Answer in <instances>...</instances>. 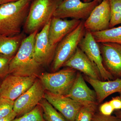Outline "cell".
<instances>
[{
	"label": "cell",
	"mask_w": 121,
	"mask_h": 121,
	"mask_svg": "<svg viewBox=\"0 0 121 121\" xmlns=\"http://www.w3.org/2000/svg\"><path fill=\"white\" fill-rule=\"evenodd\" d=\"M63 67L70 68L78 71L92 78L102 80L97 65L79 47Z\"/></svg>",
	"instance_id": "14"
},
{
	"label": "cell",
	"mask_w": 121,
	"mask_h": 121,
	"mask_svg": "<svg viewBox=\"0 0 121 121\" xmlns=\"http://www.w3.org/2000/svg\"><path fill=\"white\" fill-rule=\"evenodd\" d=\"M14 101L0 97V118L6 117L13 110Z\"/></svg>",
	"instance_id": "24"
},
{
	"label": "cell",
	"mask_w": 121,
	"mask_h": 121,
	"mask_svg": "<svg viewBox=\"0 0 121 121\" xmlns=\"http://www.w3.org/2000/svg\"><path fill=\"white\" fill-rule=\"evenodd\" d=\"M98 43L104 67L114 78H121V44L111 43Z\"/></svg>",
	"instance_id": "11"
},
{
	"label": "cell",
	"mask_w": 121,
	"mask_h": 121,
	"mask_svg": "<svg viewBox=\"0 0 121 121\" xmlns=\"http://www.w3.org/2000/svg\"><path fill=\"white\" fill-rule=\"evenodd\" d=\"M25 37L23 33L11 37L0 35V54L14 56Z\"/></svg>",
	"instance_id": "18"
},
{
	"label": "cell",
	"mask_w": 121,
	"mask_h": 121,
	"mask_svg": "<svg viewBox=\"0 0 121 121\" xmlns=\"http://www.w3.org/2000/svg\"><path fill=\"white\" fill-rule=\"evenodd\" d=\"M82 0L83 2H91V1L92 0ZM97 0L99 2V3H100L103 0Z\"/></svg>",
	"instance_id": "33"
},
{
	"label": "cell",
	"mask_w": 121,
	"mask_h": 121,
	"mask_svg": "<svg viewBox=\"0 0 121 121\" xmlns=\"http://www.w3.org/2000/svg\"><path fill=\"white\" fill-rule=\"evenodd\" d=\"M26 121H46L43 117V110L39 104L26 114Z\"/></svg>",
	"instance_id": "25"
},
{
	"label": "cell",
	"mask_w": 121,
	"mask_h": 121,
	"mask_svg": "<svg viewBox=\"0 0 121 121\" xmlns=\"http://www.w3.org/2000/svg\"><path fill=\"white\" fill-rule=\"evenodd\" d=\"M0 86H1V83H0Z\"/></svg>",
	"instance_id": "36"
},
{
	"label": "cell",
	"mask_w": 121,
	"mask_h": 121,
	"mask_svg": "<svg viewBox=\"0 0 121 121\" xmlns=\"http://www.w3.org/2000/svg\"><path fill=\"white\" fill-rule=\"evenodd\" d=\"M98 105L91 104L83 106L76 115L74 121H91L97 112Z\"/></svg>",
	"instance_id": "22"
},
{
	"label": "cell",
	"mask_w": 121,
	"mask_h": 121,
	"mask_svg": "<svg viewBox=\"0 0 121 121\" xmlns=\"http://www.w3.org/2000/svg\"><path fill=\"white\" fill-rule=\"evenodd\" d=\"M39 104L42 108L43 117L46 121H67L44 98L41 99Z\"/></svg>",
	"instance_id": "20"
},
{
	"label": "cell",
	"mask_w": 121,
	"mask_h": 121,
	"mask_svg": "<svg viewBox=\"0 0 121 121\" xmlns=\"http://www.w3.org/2000/svg\"><path fill=\"white\" fill-rule=\"evenodd\" d=\"M115 111L109 101L106 102L102 104L99 107V112L106 116L111 115Z\"/></svg>",
	"instance_id": "27"
},
{
	"label": "cell",
	"mask_w": 121,
	"mask_h": 121,
	"mask_svg": "<svg viewBox=\"0 0 121 121\" xmlns=\"http://www.w3.org/2000/svg\"><path fill=\"white\" fill-rule=\"evenodd\" d=\"M119 97H120L121 98V92H119Z\"/></svg>",
	"instance_id": "34"
},
{
	"label": "cell",
	"mask_w": 121,
	"mask_h": 121,
	"mask_svg": "<svg viewBox=\"0 0 121 121\" xmlns=\"http://www.w3.org/2000/svg\"><path fill=\"white\" fill-rule=\"evenodd\" d=\"M91 121H121V119L116 116H106L97 111L94 115Z\"/></svg>",
	"instance_id": "26"
},
{
	"label": "cell",
	"mask_w": 121,
	"mask_h": 121,
	"mask_svg": "<svg viewBox=\"0 0 121 121\" xmlns=\"http://www.w3.org/2000/svg\"><path fill=\"white\" fill-rule=\"evenodd\" d=\"M51 20L44 26L40 32H37L35 37V58L42 67L47 66L52 63L58 45H51L49 42L48 31Z\"/></svg>",
	"instance_id": "9"
},
{
	"label": "cell",
	"mask_w": 121,
	"mask_h": 121,
	"mask_svg": "<svg viewBox=\"0 0 121 121\" xmlns=\"http://www.w3.org/2000/svg\"><path fill=\"white\" fill-rule=\"evenodd\" d=\"M62 0H35L32 1L23 28L29 35L43 28L51 20Z\"/></svg>",
	"instance_id": "3"
},
{
	"label": "cell",
	"mask_w": 121,
	"mask_h": 121,
	"mask_svg": "<svg viewBox=\"0 0 121 121\" xmlns=\"http://www.w3.org/2000/svg\"><path fill=\"white\" fill-rule=\"evenodd\" d=\"M91 33L98 43H111L121 44V26Z\"/></svg>",
	"instance_id": "19"
},
{
	"label": "cell",
	"mask_w": 121,
	"mask_h": 121,
	"mask_svg": "<svg viewBox=\"0 0 121 121\" xmlns=\"http://www.w3.org/2000/svg\"><path fill=\"white\" fill-rule=\"evenodd\" d=\"M65 96L83 106L99 105L95 91L89 88L82 74L79 72L69 93Z\"/></svg>",
	"instance_id": "15"
},
{
	"label": "cell",
	"mask_w": 121,
	"mask_h": 121,
	"mask_svg": "<svg viewBox=\"0 0 121 121\" xmlns=\"http://www.w3.org/2000/svg\"><path fill=\"white\" fill-rule=\"evenodd\" d=\"M13 56L0 54V78H5L9 74V64Z\"/></svg>",
	"instance_id": "23"
},
{
	"label": "cell",
	"mask_w": 121,
	"mask_h": 121,
	"mask_svg": "<svg viewBox=\"0 0 121 121\" xmlns=\"http://www.w3.org/2000/svg\"><path fill=\"white\" fill-rule=\"evenodd\" d=\"M84 79L94 90L98 104L102 102L109 95L121 91V78H117L112 80L103 81L85 75Z\"/></svg>",
	"instance_id": "17"
},
{
	"label": "cell",
	"mask_w": 121,
	"mask_h": 121,
	"mask_svg": "<svg viewBox=\"0 0 121 121\" xmlns=\"http://www.w3.org/2000/svg\"><path fill=\"white\" fill-rule=\"evenodd\" d=\"M99 4L97 0L88 2H83L81 0H62L53 17L62 19L70 17L85 21Z\"/></svg>",
	"instance_id": "6"
},
{
	"label": "cell",
	"mask_w": 121,
	"mask_h": 121,
	"mask_svg": "<svg viewBox=\"0 0 121 121\" xmlns=\"http://www.w3.org/2000/svg\"><path fill=\"white\" fill-rule=\"evenodd\" d=\"M29 0L30 1H31V2H32V1H33L35 0Z\"/></svg>",
	"instance_id": "35"
},
{
	"label": "cell",
	"mask_w": 121,
	"mask_h": 121,
	"mask_svg": "<svg viewBox=\"0 0 121 121\" xmlns=\"http://www.w3.org/2000/svg\"><path fill=\"white\" fill-rule=\"evenodd\" d=\"M114 114L116 117H118L121 119V110H115Z\"/></svg>",
	"instance_id": "32"
},
{
	"label": "cell",
	"mask_w": 121,
	"mask_h": 121,
	"mask_svg": "<svg viewBox=\"0 0 121 121\" xmlns=\"http://www.w3.org/2000/svg\"><path fill=\"white\" fill-rule=\"evenodd\" d=\"M78 47L97 65L101 74L102 80L115 79L104 67L99 43L96 42L91 31L86 30V32Z\"/></svg>",
	"instance_id": "10"
},
{
	"label": "cell",
	"mask_w": 121,
	"mask_h": 121,
	"mask_svg": "<svg viewBox=\"0 0 121 121\" xmlns=\"http://www.w3.org/2000/svg\"><path fill=\"white\" fill-rule=\"evenodd\" d=\"M39 31L25 37L9 64V74L22 76H37L41 66L36 60L34 53L35 37Z\"/></svg>",
	"instance_id": "2"
},
{
	"label": "cell",
	"mask_w": 121,
	"mask_h": 121,
	"mask_svg": "<svg viewBox=\"0 0 121 121\" xmlns=\"http://www.w3.org/2000/svg\"><path fill=\"white\" fill-rule=\"evenodd\" d=\"M45 90L41 80L37 78L30 89L14 101L13 110L17 116L24 115L39 105L44 97Z\"/></svg>",
	"instance_id": "8"
},
{
	"label": "cell",
	"mask_w": 121,
	"mask_h": 121,
	"mask_svg": "<svg viewBox=\"0 0 121 121\" xmlns=\"http://www.w3.org/2000/svg\"><path fill=\"white\" fill-rule=\"evenodd\" d=\"M77 70L70 68L39 76L44 89L55 94L66 95L69 93L77 76Z\"/></svg>",
	"instance_id": "5"
},
{
	"label": "cell",
	"mask_w": 121,
	"mask_h": 121,
	"mask_svg": "<svg viewBox=\"0 0 121 121\" xmlns=\"http://www.w3.org/2000/svg\"><path fill=\"white\" fill-rule=\"evenodd\" d=\"M84 21L82 20L76 28L58 43L55 57L52 63V70L53 72L57 71L63 67L78 47L79 44L86 32Z\"/></svg>",
	"instance_id": "4"
},
{
	"label": "cell",
	"mask_w": 121,
	"mask_h": 121,
	"mask_svg": "<svg viewBox=\"0 0 121 121\" xmlns=\"http://www.w3.org/2000/svg\"><path fill=\"white\" fill-rule=\"evenodd\" d=\"M110 17L109 0H103L84 21L85 29L91 32L101 31L109 29Z\"/></svg>",
	"instance_id": "12"
},
{
	"label": "cell",
	"mask_w": 121,
	"mask_h": 121,
	"mask_svg": "<svg viewBox=\"0 0 121 121\" xmlns=\"http://www.w3.org/2000/svg\"><path fill=\"white\" fill-rule=\"evenodd\" d=\"M13 121H26V114L19 118H15Z\"/></svg>",
	"instance_id": "30"
},
{
	"label": "cell",
	"mask_w": 121,
	"mask_h": 121,
	"mask_svg": "<svg viewBox=\"0 0 121 121\" xmlns=\"http://www.w3.org/2000/svg\"><path fill=\"white\" fill-rule=\"evenodd\" d=\"M81 20H67L53 17L50 22L48 39L51 45H57L67 35L76 28Z\"/></svg>",
	"instance_id": "16"
},
{
	"label": "cell",
	"mask_w": 121,
	"mask_h": 121,
	"mask_svg": "<svg viewBox=\"0 0 121 121\" xmlns=\"http://www.w3.org/2000/svg\"><path fill=\"white\" fill-rule=\"evenodd\" d=\"M17 116V114L13 110L6 117L0 118V121H13Z\"/></svg>",
	"instance_id": "29"
},
{
	"label": "cell",
	"mask_w": 121,
	"mask_h": 121,
	"mask_svg": "<svg viewBox=\"0 0 121 121\" xmlns=\"http://www.w3.org/2000/svg\"><path fill=\"white\" fill-rule=\"evenodd\" d=\"M44 98L67 121H74L76 115L83 106L65 95L55 94L47 91Z\"/></svg>",
	"instance_id": "13"
},
{
	"label": "cell",
	"mask_w": 121,
	"mask_h": 121,
	"mask_svg": "<svg viewBox=\"0 0 121 121\" xmlns=\"http://www.w3.org/2000/svg\"><path fill=\"white\" fill-rule=\"evenodd\" d=\"M18 0H0V5L9 3V2H14Z\"/></svg>",
	"instance_id": "31"
},
{
	"label": "cell",
	"mask_w": 121,
	"mask_h": 121,
	"mask_svg": "<svg viewBox=\"0 0 121 121\" xmlns=\"http://www.w3.org/2000/svg\"><path fill=\"white\" fill-rule=\"evenodd\" d=\"M109 102L115 110H121V99L119 96L112 98Z\"/></svg>",
	"instance_id": "28"
},
{
	"label": "cell",
	"mask_w": 121,
	"mask_h": 121,
	"mask_svg": "<svg viewBox=\"0 0 121 121\" xmlns=\"http://www.w3.org/2000/svg\"><path fill=\"white\" fill-rule=\"evenodd\" d=\"M110 8L109 28L121 24V0H109Z\"/></svg>",
	"instance_id": "21"
},
{
	"label": "cell",
	"mask_w": 121,
	"mask_h": 121,
	"mask_svg": "<svg viewBox=\"0 0 121 121\" xmlns=\"http://www.w3.org/2000/svg\"><path fill=\"white\" fill-rule=\"evenodd\" d=\"M31 2L18 0L0 5V35L11 37L21 33Z\"/></svg>",
	"instance_id": "1"
},
{
	"label": "cell",
	"mask_w": 121,
	"mask_h": 121,
	"mask_svg": "<svg viewBox=\"0 0 121 121\" xmlns=\"http://www.w3.org/2000/svg\"><path fill=\"white\" fill-rule=\"evenodd\" d=\"M37 76H22L10 74L1 83L0 97L15 101L33 85Z\"/></svg>",
	"instance_id": "7"
}]
</instances>
